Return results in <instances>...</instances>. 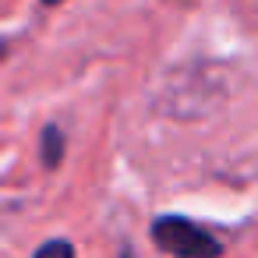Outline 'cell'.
<instances>
[{
	"label": "cell",
	"mask_w": 258,
	"mask_h": 258,
	"mask_svg": "<svg viewBox=\"0 0 258 258\" xmlns=\"http://www.w3.org/2000/svg\"><path fill=\"white\" fill-rule=\"evenodd\" d=\"M152 244L177 258H212L223 254V240H216L205 226L187 216H159L152 223Z\"/></svg>",
	"instance_id": "obj_1"
},
{
	"label": "cell",
	"mask_w": 258,
	"mask_h": 258,
	"mask_svg": "<svg viewBox=\"0 0 258 258\" xmlns=\"http://www.w3.org/2000/svg\"><path fill=\"white\" fill-rule=\"evenodd\" d=\"M64 131L60 124H46L43 127V138H39V156H43V166L46 170H57L64 163Z\"/></svg>",
	"instance_id": "obj_2"
},
{
	"label": "cell",
	"mask_w": 258,
	"mask_h": 258,
	"mask_svg": "<svg viewBox=\"0 0 258 258\" xmlns=\"http://www.w3.org/2000/svg\"><path fill=\"white\" fill-rule=\"evenodd\" d=\"M36 254H39V258H43V254H75V244H68V240H50V244H39Z\"/></svg>",
	"instance_id": "obj_3"
},
{
	"label": "cell",
	"mask_w": 258,
	"mask_h": 258,
	"mask_svg": "<svg viewBox=\"0 0 258 258\" xmlns=\"http://www.w3.org/2000/svg\"><path fill=\"white\" fill-rule=\"evenodd\" d=\"M8 50H11V43H8V39H0V60L8 57Z\"/></svg>",
	"instance_id": "obj_4"
},
{
	"label": "cell",
	"mask_w": 258,
	"mask_h": 258,
	"mask_svg": "<svg viewBox=\"0 0 258 258\" xmlns=\"http://www.w3.org/2000/svg\"><path fill=\"white\" fill-rule=\"evenodd\" d=\"M43 4H46V8H57V4H64V0H43Z\"/></svg>",
	"instance_id": "obj_5"
}]
</instances>
